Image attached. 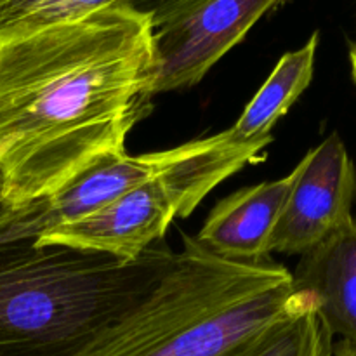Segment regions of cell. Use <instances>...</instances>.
Masks as SVG:
<instances>
[{
	"label": "cell",
	"mask_w": 356,
	"mask_h": 356,
	"mask_svg": "<svg viewBox=\"0 0 356 356\" xmlns=\"http://www.w3.org/2000/svg\"><path fill=\"white\" fill-rule=\"evenodd\" d=\"M155 28L131 3L0 37V205L51 197L152 111Z\"/></svg>",
	"instance_id": "1"
},
{
	"label": "cell",
	"mask_w": 356,
	"mask_h": 356,
	"mask_svg": "<svg viewBox=\"0 0 356 356\" xmlns=\"http://www.w3.org/2000/svg\"><path fill=\"white\" fill-rule=\"evenodd\" d=\"M163 242L136 261L37 247L0 205V356H82L170 270Z\"/></svg>",
	"instance_id": "2"
},
{
	"label": "cell",
	"mask_w": 356,
	"mask_h": 356,
	"mask_svg": "<svg viewBox=\"0 0 356 356\" xmlns=\"http://www.w3.org/2000/svg\"><path fill=\"white\" fill-rule=\"evenodd\" d=\"M183 242L152 294L82 356H240L301 301L282 264L236 263Z\"/></svg>",
	"instance_id": "3"
},
{
	"label": "cell",
	"mask_w": 356,
	"mask_h": 356,
	"mask_svg": "<svg viewBox=\"0 0 356 356\" xmlns=\"http://www.w3.org/2000/svg\"><path fill=\"white\" fill-rule=\"evenodd\" d=\"M238 170V163L214 136L186 143L169 170L87 218L47 229L33 243L136 261L163 240L174 219L190 216L219 183Z\"/></svg>",
	"instance_id": "4"
},
{
	"label": "cell",
	"mask_w": 356,
	"mask_h": 356,
	"mask_svg": "<svg viewBox=\"0 0 356 356\" xmlns=\"http://www.w3.org/2000/svg\"><path fill=\"white\" fill-rule=\"evenodd\" d=\"M355 200L356 167L343 139L332 132L296 165L268 252L305 256L353 216Z\"/></svg>",
	"instance_id": "5"
},
{
	"label": "cell",
	"mask_w": 356,
	"mask_h": 356,
	"mask_svg": "<svg viewBox=\"0 0 356 356\" xmlns=\"http://www.w3.org/2000/svg\"><path fill=\"white\" fill-rule=\"evenodd\" d=\"M287 0H207L177 19L156 28L152 94L184 89L209 70L263 16Z\"/></svg>",
	"instance_id": "6"
},
{
	"label": "cell",
	"mask_w": 356,
	"mask_h": 356,
	"mask_svg": "<svg viewBox=\"0 0 356 356\" xmlns=\"http://www.w3.org/2000/svg\"><path fill=\"white\" fill-rule=\"evenodd\" d=\"M179 156L181 146L138 156L125 152L104 156L51 197L16 209L19 235L35 240L47 229L87 218L132 188L169 170Z\"/></svg>",
	"instance_id": "7"
},
{
	"label": "cell",
	"mask_w": 356,
	"mask_h": 356,
	"mask_svg": "<svg viewBox=\"0 0 356 356\" xmlns=\"http://www.w3.org/2000/svg\"><path fill=\"white\" fill-rule=\"evenodd\" d=\"M294 170L277 181L243 188L219 202L195 240L214 256L236 263L270 259L271 235L289 197Z\"/></svg>",
	"instance_id": "8"
},
{
	"label": "cell",
	"mask_w": 356,
	"mask_h": 356,
	"mask_svg": "<svg viewBox=\"0 0 356 356\" xmlns=\"http://www.w3.org/2000/svg\"><path fill=\"white\" fill-rule=\"evenodd\" d=\"M298 291L315 299L332 336L356 343V219L351 216L322 243L301 256L292 273Z\"/></svg>",
	"instance_id": "9"
},
{
	"label": "cell",
	"mask_w": 356,
	"mask_h": 356,
	"mask_svg": "<svg viewBox=\"0 0 356 356\" xmlns=\"http://www.w3.org/2000/svg\"><path fill=\"white\" fill-rule=\"evenodd\" d=\"M318 40L315 31L302 47L282 56L236 124L225 131L229 143L261 160V152L273 141V127L312 83Z\"/></svg>",
	"instance_id": "10"
},
{
	"label": "cell",
	"mask_w": 356,
	"mask_h": 356,
	"mask_svg": "<svg viewBox=\"0 0 356 356\" xmlns=\"http://www.w3.org/2000/svg\"><path fill=\"white\" fill-rule=\"evenodd\" d=\"M332 346L334 336L318 315L315 299L302 292L299 305L259 334L240 356H332Z\"/></svg>",
	"instance_id": "11"
},
{
	"label": "cell",
	"mask_w": 356,
	"mask_h": 356,
	"mask_svg": "<svg viewBox=\"0 0 356 356\" xmlns=\"http://www.w3.org/2000/svg\"><path fill=\"white\" fill-rule=\"evenodd\" d=\"M134 0H0V37L83 17L104 7Z\"/></svg>",
	"instance_id": "12"
},
{
	"label": "cell",
	"mask_w": 356,
	"mask_h": 356,
	"mask_svg": "<svg viewBox=\"0 0 356 356\" xmlns=\"http://www.w3.org/2000/svg\"><path fill=\"white\" fill-rule=\"evenodd\" d=\"M204 2L207 0H134L131 6L148 14L153 28L156 30V28L181 17L183 14L190 13Z\"/></svg>",
	"instance_id": "13"
},
{
	"label": "cell",
	"mask_w": 356,
	"mask_h": 356,
	"mask_svg": "<svg viewBox=\"0 0 356 356\" xmlns=\"http://www.w3.org/2000/svg\"><path fill=\"white\" fill-rule=\"evenodd\" d=\"M332 356H356V343L348 339H341L334 343Z\"/></svg>",
	"instance_id": "14"
},
{
	"label": "cell",
	"mask_w": 356,
	"mask_h": 356,
	"mask_svg": "<svg viewBox=\"0 0 356 356\" xmlns=\"http://www.w3.org/2000/svg\"><path fill=\"white\" fill-rule=\"evenodd\" d=\"M350 63H351V75H353V80L356 83V45H353L350 51Z\"/></svg>",
	"instance_id": "15"
}]
</instances>
